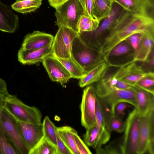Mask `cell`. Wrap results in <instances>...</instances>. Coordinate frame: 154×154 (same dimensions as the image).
<instances>
[{"mask_svg":"<svg viewBox=\"0 0 154 154\" xmlns=\"http://www.w3.org/2000/svg\"><path fill=\"white\" fill-rule=\"evenodd\" d=\"M142 33L133 34L125 40L131 45L134 50V53L136 51L139 45L141 38Z\"/></svg>","mask_w":154,"mask_h":154,"instance_id":"obj_37","label":"cell"},{"mask_svg":"<svg viewBox=\"0 0 154 154\" xmlns=\"http://www.w3.org/2000/svg\"><path fill=\"white\" fill-rule=\"evenodd\" d=\"M94 87L97 97L114 114L115 106L118 103L125 102L136 106V92L134 88L123 89L112 85L107 80L102 79Z\"/></svg>","mask_w":154,"mask_h":154,"instance_id":"obj_2","label":"cell"},{"mask_svg":"<svg viewBox=\"0 0 154 154\" xmlns=\"http://www.w3.org/2000/svg\"><path fill=\"white\" fill-rule=\"evenodd\" d=\"M56 24L63 26L79 32L78 23L83 15L82 7L79 0H68L55 8Z\"/></svg>","mask_w":154,"mask_h":154,"instance_id":"obj_6","label":"cell"},{"mask_svg":"<svg viewBox=\"0 0 154 154\" xmlns=\"http://www.w3.org/2000/svg\"><path fill=\"white\" fill-rule=\"evenodd\" d=\"M52 44L37 49H26L21 48L17 54L18 61L23 65H32L42 62L52 54Z\"/></svg>","mask_w":154,"mask_h":154,"instance_id":"obj_14","label":"cell"},{"mask_svg":"<svg viewBox=\"0 0 154 154\" xmlns=\"http://www.w3.org/2000/svg\"><path fill=\"white\" fill-rule=\"evenodd\" d=\"M97 98L94 87L90 85L86 86L83 91L80 105L81 124L86 129L96 125Z\"/></svg>","mask_w":154,"mask_h":154,"instance_id":"obj_10","label":"cell"},{"mask_svg":"<svg viewBox=\"0 0 154 154\" xmlns=\"http://www.w3.org/2000/svg\"><path fill=\"white\" fill-rule=\"evenodd\" d=\"M17 123L22 138L30 151L44 137L42 123L19 121H17Z\"/></svg>","mask_w":154,"mask_h":154,"instance_id":"obj_13","label":"cell"},{"mask_svg":"<svg viewBox=\"0 0 154 154\" xmlns=\"http://www.w3.org/2000/svg\"><path fill=\"white\" fill-rule=\"evenodd\" d=\"M4 108L17 121L41 123L42 115L39 109L25 104L16 95L9 94L6 95Z\"/></svg>","mask_w":154,"mask_h":154,"instance_id":"obj_5","label":"cell"},{"mask_svg":"<svg viewBox=\"0 0 154 154\" xmlns=\"http://www.w3.org/2000/svg\"><path fill=\"white\" fill-rule=\"evenodd\" d=\"M42 62L52 81L63 86L72 78L63 64L52 54L46 57Z\"/></svg>","mask_w":154,"mask_h":154,"instance_id":"obj_12","label":"cell"},{"mask_svg":"<svg viewBox=\"0 0 154 154\" xmlns=\"http://www.w3.org/2000/svg\"><path fill=\"white\" fill-rule=\"evenodd\" d=\"M125 123L120 116L115 114H112L108 118L106 123V127L110 132L115 131L121 133L124 132Z\"/></svg>","mask_w":154,"mask_h":154,"instance_id":"obj_30","label":"cell"},{"mask_svg":"<svg viewBox=\"0 0 154 154\" xmlns=\"http://www.w3.org/2000/svg\"><path fill=\"white\" fill-rule=\"evenodd\" d=\"M154 36L148 34L142 33L138 47L134 53L132 62H144L154 51Z\"/></svg>","mask_w":154,"mask_h":154,"instance_id":"obj_19","label":"cell"},{"mask_svg":"<svg viewBox=\"0 0 154 154\" xmlns=\"http://www.w3.org/2000/svg\"><path fill=\"white\" fill-rule=\"evenodd\" d=\"M136 112L140 117L146 116L154 109V94L136 86Z\"/></svg>","mask_w":154,"mask_h":154,"instance_id":"obj_17","label":"cell"},{"mask_svg":"<svg viewBox=\"0 0 154 154\" xmlns=\"http://www.w3.org/2000/svg\"><path fill=\"white\" fill-rule=\"evenodd\" d=\"M6 95L0 94V114L1 111L4 108Z\"/></svg>","mask_w":154,"mask_h":154,"instance_id":"obj_44","label":"cell"},{"mask_svg":"<svg viewBox=\"0 0 154 154\" xmlns=\"http://www.w3.org/2000/svg\"><path fill=\"white\" fill-rule=\"evenodd\" d=\"M105 113L101 101L97 96L96 104V125L102 145L109 141L111 136V132L106 127L107 120Z\"/></svg>","mask_w":154,"mask_h":154,"instance_id":"obj_18","label":"cell"},{"mask_svg":"<svg viewBox=\"0 0 154 154\" xmlns=\"http://www.w3.org/2000/svg\"><path fill=\"white\" fill-rule=\"evenodd\" d=\"M0 126L19 154H29V150L22 138L17 120L4 108L0 114Z\"/></svg>","mask_w":154,"mask_h":154,"instance_id":"obj_8","label":"cell"},{"mask_svg":"<svg viewBox=\"0 0 154 154\" xmlns=\"http://www.w3.org/2000/svg\"><path fill=\"white\" fill-rule=\"evenodd\" d=\"M100 22L98 20L91 19L80 29L78 33L95 31L98 27Z\"/></svg>","mask_w":154,"mask_h":154,"instance_id":"obj_38","label":"cell"},{"mask_svg":"<svg viewBox=\"0 0 154 154\" xmlns=\"http://www.w3.org/2000/svg\"><path fill=\"white\" fill-rule=\"evenodd\" d=\"M91 19H92L84 15L81 16L78 23L79 32L80 29Z\"/></svg>","mask_w":154,"mask_h":154,"instance_id":"obj_42","label":"cell"},{"mask_svg":"<svg viewBox=\"0 0 154 154\" xmlns=\"http://www.w3.org/2000/svg\"><path fill=\"white\" fill-rule=\"evenodd\" d=\"M110 2L113 3V0H108Z\"/></svg>","mask_w":154,"mask_h":154,"instance_id":"obj_45","label":"cell"},{"mask_svg":"<svg viewBox=\"0 0 154 154\" xmlns=\"http://www.w3.org/2000/svg\"><path fill=\"white\" fill-rule=\"evenodd\" d=\"M54 37L39 31H34L25 36L21 48L26 49H37L52 44Z\"/></svg>","mask_w":154,"mask_h":154,"instance_id":"obj_15","label":"cell"},{"mask_svg":"<svg viewBox=\"0 0 154 154\" xmlns=\"http://www.w3.org/2000/svg\"><path fill=\"white\" fill-rule=\"evenodd\" d=\"M125 11L142 15L143 0H113Z\"/></svg>","mask_w":154,"mask_h":154,"instance_id":"obj_28","label":"cell"},{"mask_svg":"<svg viewBox=\"0 0 154 154\" xmlns=\"http://www.w3.org/2000/svg\"><path fill=\"white\" fill-rule=\"evenodd\" d=\"M154 76L143 78L136 82L134 85L154 94Z\"/></svg>","mask_w":154,"mask_h":154,"instance_id":"obj_33","label":"cell"},{"mask_svg":"<svg viewBox=\"0 0 154 154\" xmlns=\"http://www.w3.org/2000/svg\"><path fill=\"white\" fill-rule=\"evenodd\" d=\"M42 0L16 1L11 5L12 9L20 13L26 14L35 11L42 4Z\"/></svg>","mask_w":154,"mask_h":154,"instance_id":"obj_23","label":"cell"},{"mask_svg":"<svg viewBox=\"0 0 154 154\" xmlns=\"http://www.w3.org/2000/svg\"><path fill=\"white\" fill-rule=\"evenodd\" d=\"M0 154H19L0 126Z\"/></svg>","mask_w":154,"mask_h":154,"instance_id":"obj_31","label":"cell"},{"mask_svg":"<svg viewBox=\"0 0 154 154\" xmlns=\"http://www.w3.org/2000/svg\"><path fill=\"white\" fill-rule=\"evenodd\" d=\"M42 123L44 137L56 146V133L57 128L47 116L45 117Z\"/></svg>","mask_w":154,"mask_h":154,"instance_id":"obj_29","label":"cell"},{"mask_svg":"<svg viewBox=\"0 0 154 154\" xmlns=\"http://www.w3.org/2000/svg\"><path fill=\"white\" fill-rule=\"evenodd\" d=\"M115 86L121 89H128L134 88L136 86L118 80Z\"/></svg>","mask_w":154,"mask_h":154,"instance_id":"obj_40","label":"cell"},{"mask_svg":"<svg viewBox=\"0 0 154 154\" xmlns=\"http://www.w3.org/2000/svg\"><path fill=\"white\" fill-rule=\"evenodd\" d=\"M16 1H21V0H16Z\"/></svg>","mask_w":154,"mask_h":154,"instance_id":"obj_46","label":"cell"},{"mask_svg":"<svg viewBox=\"0 0 154 154\" xmlns=\"http://www.w3.org/2000/svg\"><path fill=\"white\" fill-rule=\"evenodd\" d=\"M19 19L10 7L0 0V31L13 33L19 26Z\"/></svg>","mask_w":154,"mask_h":154,"instance_id":"obj_16","label":"cell"},{"mask_svg":"<svg viewBox=\"0 0 154 154\" xmlns=\"http://www.w3.org/2000/svg\"><path fill=\"white\" fill-rule=\"evenodd\" d=\"M8 94L6 82L0 78V94L6 95Z\"/></svg>","mask_w":154,"mask_h":154,"instance_id":"obj_41","label":"cell"},{"mask_svg":"<svg viewBox=\"0 0 154 154\" xmlns=\"http://www.w3.org/2000/svg\"><path fill=\"white\" fill-rule=\"evenodd\" d=\"M149 141V134L147 115L140 117L137 154H143L147 151Z\"/></svg>","mask_w":154,"mask_h":154,"instance_id":"obj_21","label":"cell"},{"mask_svg":"<svg viewBox=\"0 0 154 154\" xmlns=\"http://www.w3.org/2000/svg\"><path fill=\"white\" fill-rule=\"evenodd\" d=\"M29 154H57L56 146L44 137Z\"/></svg>","mask_w":154,"mask_h":154,"instance_id":"obj_26","label":"cell"},{"mask_svg":"<svg viewBox=\"0 0 154 154\" xmlns=\"http://www.w3.org/2000/svg\"><path fill=\"white\" fill-rule=\"evenodd\" d=\"M57 131L60 138L72 154H79L75 143L73 134L76 131L69 126L57 128Z\"/></svg>","mask_w":154,"mask_h":154,"instance_id":"obj_22","label":"cell"},{"mask_svg":"<svg viewBox=\"0 0 154 154\" xmlns=\"http://www.w3.org/2000/svg\"><path fill=\"white\" fill-rule=\"evenodd\" d=\"M59 27L53 42L52 54L57 58H68L71 57L72 42L78 33L65 26Z\"/></svg>","mask_w":154,"mask_h":154,"instance_id":"obj_9","label":"cell"},{"mask_svg":"<svg viewBox=\"0 0 154 154\" xmlns=\"http://www.w3.org/2000/svg\"><path fill=\"white\" fill-rule=\"evenodd\" d=\"M137 33L154 36V19L125 11L106 38L101 52L107 59L110 52L115 46Z\"/></svg>","mask_w":154,"mask_h":154,"instance_id":"obj_1","label":"cell"},{"mask_svg":"<svg viewBox=\"0 0 154 154\" xmlns=\"http://www.w3.org/2000/svg\"><path fill=\"white\" fill-rule=\"evenodd\" d=\"M131 61L123 64L118 65L119 67L113 72V75L118 80L133 85L142 78L147 76H154V72H145L140 66Z\"/></svg>","mask_w":154,"mask_h":154,"instance_id":"obj_11","label":"cell"},{"mask_svg":"<svg viewBox=\"0 0 154 154\" xmlns=\"http://www.w3.org/2000/svg\"><path fill=\"white\" fill-rule=\"evenodd\" d=\"M109 66L108 60L97 65L80 79L79 86L83 88L99 81L105 75Z\"/></svg>","mask_w":154,"mask_h":154,"instance_id":"obj_20","label":"cell"},{"mask_svg":"<svg viewBox=\"0 0 154 154\" xmlns=\"http://www.w3.org/2000/svg\"><path fill=\"white\" fill-rule=\"evenodd\" d=\"M56 134L57 154H72L60 138L57 131V130Z\"/></svg>","mask_w":154,"mask_h":154,"instance_id":"obj_36","label":"cell"},{"mask_svg":"<svg viewBox=\"0 0 154 154\" xmlns=\"http://www.w3.org/2000/svg\"><path fill=\"white\" fill-rule=\"evenodd\" d=\"M127 103L121 102L118 103L115 106L114 114L120 116L124 114V111L128 106Z\"/></svg>","mask_w":154,"mask_h":154,"instance_id":"obj_39","label":"cell"},{"mask_svg":"<svg viewBox=\"0 0 154 154\" xmlns=\"http://www.w3.org/2000/svg\"><path fill=\"white\" fill-rule=\"evenodd\" d=\"M68 0H48L50 5L55 8Z\"/></svg>","mask_w":154,"mask_h":154,"instance_id":"obj_43","label":"cell"},{"mask_svg":"<svg viewBox=\"0 0 154 154\" xmlns=\"http://www.w3.org/2000/svg\"><path fill=\"white\" fill-rule=\"evenodd\" d=\"M79 0L82 7L83 15L89 17L92 19L97 20L94 14L93 0Z\"/></svg>","mask_w":154,"mask_h":154,"instance_id":"obj_34","label":"cell"},{"mask_svg":"<svg viewBox=\"0 0 154 154\" xmlns=\"http://www.w3.org/2000/svg\"><path fill=\"white\" fill-rule=\"evenodd\" d=\"M93 2L95 16L100 21L109 14L113 3L108 0H93Z\"/></svg>","mask_w":154,"mask_h":154,"instance_id":"obj_24","label":"cell"},{"mask_svg":"<svg viewBox=\"0 0 154 154\" xmlns=\"http://www.w3.org/2000/svg\"><path fill=\"white\" fill-rule=\"evenodd\" d=\"M132 51H134L131 45L125 40L118 44L112 49L108 58L125 55L130 53Z\"/></svg>","mask_w":154,"mask_h":154,"instance_id":"obj_32","label":"cell"},{"mask_svg":"<svg viewBox=\"0 0 154 154\" xmlns=\"http://www.w3.org/2000/svg\"><path fill=\"white\" fill-rule=\"evenodd\" d=\"M125 11L119 4L113 2L109 14L96 30L81 32L79 35L88 45L101 51L106 38Z\"/></svg>","mask_w":154,"mask_h":154,"instance_id":"obj_3","label":"cell"},{"mask_svg":"<svg viewBox=\"0 0 154 154\" xmlns=\"http://www.w3.org/2000/svg\"><path fill=\"white\" fill-rule=\"evenodd\" d=\"M86 130L84 135V140L86 145L96 149L101 146L102 145L96 125Z\"/></svg>","mask_w":154,"mask_h":154,"instance_id":"obj_27","label":"cell"},{"mask_svg":"<svg viewBox=\"0 0 154 154\" xmlns=\"http://www.w3.org/2000/svg\"><path fill=\"white\" fill-rule=\"evenodd\" d=\"M77 149L79 154H91V152L87 146L82 140L76 131L73 134Z\"/></svg>","mask_w":154,"mask_h":154,"instance_id":"obj_35","label":"cell"},{"mask_svg":"<svg viewBox=\"0 0 154 154\" xmlns=\"http://www.w3.org/2000/svg\"><path fill=\"white\" fill-rule=\"evenodd\" d=\"M57 59L69 72L72 78L80 79L85 75L82 68L71 57L66 59Z\"/></svg>","mask_w":154,"mask_h":154,"instance_id":"obj_25","label":"cell"},{"mask_svg":"<svg viewBox=\"0 0 154 154\" xmlns=\"http://www.w3.org/2000/svg\"><path fill=\"white\" fill-rule=\"evenodd\" d=\"M71 57L82 68L85 74L108 60L101 51L88 45L79 34L72 42Z\"/></svg>","mask_w":154,"mask_h":154,"instance_id":"obj_4","label":"cell"},{"mask_svg":"<svg viewBox=\"0 0 154 154\" xmlns=\"http://www.w3.org/2000/svg\"><path fill=\"white\" fill-rule=\"evenodd\" d=\"M140 120L135 108L129 113L125 122L124 134L120 140L121 153L137 154Z\"/></svg>","mask_w":154,"mask_h":154,"instance_id":"obj_7","label":"cell"}]
</instances>
